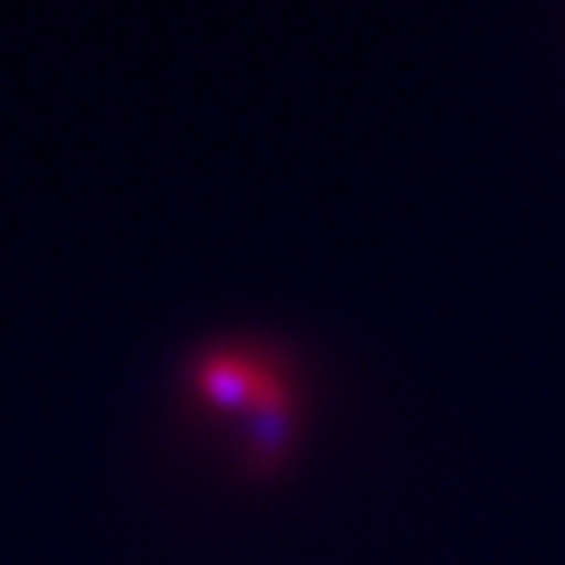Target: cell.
<instances>
[{
    "instance_id": "cell-1",
    "label": "cell",
    "mask_w": 565,
    "mask_h": 565,
    "mask_svg": "<svg viewBox=\"0 0 565 565\" xmlns=\"http://www.w3.org/2000/svg\"><path fill=\"white\" fill-rule=\"evenodd\" d=\"M189 397L201 413L244 424V444L256 468H275L291 444L295 393L287 370L271 353L247 345H221L196 358Z\"/></svg>"
}]
</instances>
